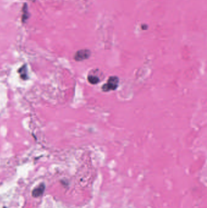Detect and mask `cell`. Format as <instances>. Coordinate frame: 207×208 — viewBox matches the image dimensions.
<instances>
[{
    "mask_svg": "<svg viewBox=\"0 0 207 208\" xmlns=\"http://www.w3.org/2000/svg\"><path fill=\"white\" fill-rule=\"evenodd\" d=\"M118 84V78L115 76H112L109 78L108 82L103 86L102 89L104 91H109L110 90H114L117 88Z\"/></svg>",
    "mask_w": 207,
    "mask_h": 208,
    "instance_id": "obj_1",
    "label": "cell"
},
{
    "mask_svg": "<svg viewBox=\"0 0 207 208\" xmlns=\"http://www.w3.org/2000/svg\"><path fill=\"white\" fill-rule=\"evenodd\" d=\"M89 51L87 50H81L76 53L75 56V59L77 61H81L88 59L89 57Z\"/></svg>",
    "mask_w": 207,
    "mask_h": 208,
    "instance_id": "obj_2",
    "label": "cell"
},
{
    "mask_svg": "<svg viewBox=\"0 0 207 208\" xmlns=\"http://www.w3.org/2000/svg\"><path fill=\"white\" fill-rule=\"evenodd\" d=\"M45 186L44 184H41L37 187L35 188L32 191V196L33 197H38L44 193Z\"/></svg>",
    "mask_w": 207,
    "mask_h": 208,
    "instance_id": "obj_3",
    "label": "cell"
},
{
    "mask_svg": "<svg viewBox=\"0 0 207 208\" xmlns=\"http://www.w3.org/2000/svg\"><path fill=\"white\" fill-rule=\"evenodd\" d=\"M88 81L92 84H97L100 82V78L96 74H92V73H91V74H89L88 77Z\"/></svg>",
    "mask_w": 207,
    "mask_h": 208,
    "instance_id": "obj_4",
    "label": "cell"
},
{
    "mask_svg": "<svg viewBox=\"0 0 207 208\" xmlns=\"http://www.w3.org/2000/svg\"><path fill=\"white\" fill-rule=\"evenodd\" d=\"M27 68L26 66H23L21 69H20V76L23 79H27Z\"/></svg>",
    "mask_w": 207,
    "mask_h": 208,
    "instance_id": "obj_5",
    "label": "cell"
}]
</instances>
